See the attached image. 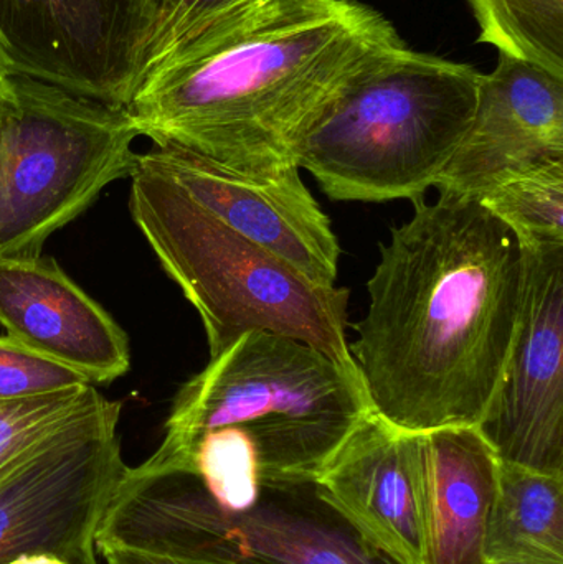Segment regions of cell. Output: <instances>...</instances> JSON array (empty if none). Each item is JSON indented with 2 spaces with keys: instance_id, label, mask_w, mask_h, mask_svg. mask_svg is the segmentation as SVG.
Segmentation results:
<instances>
[{
  "instance_id": "21",
  "label": "cell",
  "mask_w": 563,
  "mask_h": 564,
  "mask_svg": "<svg viewBox=\"0 0 563 564\" xmlns=\"http://www.w3.org/2000/svg\"><path fill=\"white\" fill-rule=\"evenodd\" d=\"M91 384L72 368L23 347L9 335L0 337V400L55 393Z\"/></svg>"
},
{
  "instance_id": "4",
  "label": "cell",
  "mask_w": 563,
  "mask_h": 564,
  "mask_svg": "<svg viewBox=\"0 0 563 564\" xmlns=\"http://www.w3.org/2000/svg\"><path fill=\"white\" fill-rule=\"evenodd\" d=\"M370 411L359 375L296 338L250 332L182 384L152 456H178L230 427L253 453L261 484L316 480Z\"/></svg>"
},
{
  "instance_id": "20",
  "label": "cell",
  "mask_w": 563,
  "mask_h": 564,
  "mask_svg": "<svg viewBox=\"0 0 563 564\" xmlns=\"http://www.w3.org/2000/svg\"><path fill=\"white\" fill-rule=\"evenodd\" d=\"M151 32L142 56L141 76L188 40L234 22L273 0H149ZM139 83V82H138Z\"/></svg>"
},
{
  "instance_id": "5",
  "label": "cell",
  "mask_w": 563,
  "mask_h": 564,
  "mask_svg": "<svg viewBox=\"0 0 563 564\" xmlns=\"http://www.w3.org/2000/svg\"><path fill=\"white\" fill-rule=\"evenodd\" d=\"M129 210L162 270L201 315L210 357L241 335L271 332L359 375L346 338L349 289L307 280L139 162Z\"/></svg>"
},
{
  "instance_id": "16",
  "label": "cell",
  "mask_w": 563,
  "mask_h": 564,
  "mask_svg": "<svg viewBox=\"0 0 563 564\" xmlns=\"http://www.w3.org/2000/svg\"><path fill=\"white\" fill-rule=\"evenodd\" d=\"M486 563L563 564V476L499 463Z\"/></svg>"
},
{
  "instance_id": "10",
  "label": "cell",
  "mask_w": 563,
  "mask_h": 564,
  "mask_svg": "<svg viewBox=\"0 0 563 564\" xmlns=\"http://www.w3.org/2000/svg\"><path fill=\"white\" fill-rule=\"evenodd\" d=\"M521 248L518 327L476 430L499 463L563 476V245Z\"/></svg>"
},
{
  "instance_id": "17",
  "label": "cell",
  "mask_w": 563,
  "mask_h": 564,
  "mask_svg": "<svg viewBox=\"0 0 563 564\" xmlns=\"http://www.w3.org/2000/svg\"><path fill=\"white\" fill-rule=\"evenodd\" d=\"M478 42L563 78V0H466Z\"/></svg>"
},
{
  "instance_id": "14",
  "label": "cell",
  "mask_w": 563,
  "mask_h": 564,
  "mask_svg": "<svg viewBox=\"0 0 563 564\" xmlns=\"http://www.w3.org/2000/svg\"><path fill=\"white\" fill-rule=\"evenodd\" d=\"M422 436L370 411L316 479L367 540L402 564H422Z\"/></svg>"
},
{
  "instance_id": "9",
  "label": "cell",
  "mask_w": 563,
  "mask_h": 564,
  "mask_svg": "<svg viewBox=\"0 0 563 564\" xmlns=\"http://www.w3.org/2000/svg\"><path fill=\"white\" fill-rule=\"evenodd\" d=\"M151 20L149 0H0V73L126 108Z\"/></svg>"
},
{
  "instance_id": "12",
  "label": "cell",
  "mask_w": 563,
  "mask_h": 564,
  "mask_svg": "<svg viewBox=\"0 0 563 564\" xmlns=\"http://www.w3.org/2000/svg\"><path fill=\"white\" fill-rule=\"evenodd\" d=\"M563 161V78L498 53L483 75L465 138L436 188L479 198L548 162Z\"/></svg>"
},
{
  "instance_id": "6",
  "label": "cell",
  "mask_w": 563,
  "mask_h": 564,
  "mask_svg": "<svg viewBox=\"0 0 563 564\" xmlns=\"http://www.w3.org/2000/svg\"><path fill=\"white\" fill-rule=\"evenodd\" d=\"M119 549L201 564H402L367 540L316 480L261 484L228 510L197 476L142 463L112 492L96 550Z\"/></svg>"
},
{
  "instance_id": "18",
  "label": "cell",
  "mask_w": 563,
  "mask_h": 564,
  "mask_svg": "<svg viewBox=\"0 0 563 564\" xmlns=\"http://www.w3.org/2000/svg\"><path fill=\"white\" fill-rule=\"evenodd\" d=\"M521 247L563 245V161L538 165L478 198Z\"/></svg>"
},
{
  "instance_id": "7",
  "label": "cell",
  "mask_w": 563,
  "mask_h": 564,
  "mask_svg": "<svg viewBox=\"0 0 563 564\" xmlns=\"http://www.w3.org/2000/svg\"><path fill=\"white\" fill-rule=\"evenodd\" d=\"M128 111L0 73V258L39 257L112 182L138 169Z\"/></svg>"
},
{
  "instance_id": "13",
  "label": "cell",
  "mask_w": 563,
  "mask_h": 564,
  "mask_svg": "<svg viewBox=\"0 0 563 564\" xmlns=\"http://www.w3.org/2000/svg\"><path fill=\"white\" fill-rule=\"evenodd\" d=\"M0 325L23 347L95 387L131 367L129 338L118 322L42 254L0 258Z\"/></svg>"
},
{
  "instance_id": "2",
  "label": "cell",
  "mask_w": 563,
  "mask_h": 564,
  "mask_svg": "<svg viewBox=\"0 0 563 564\" xmlns=\"http://www.w3.org/2000/svg\"><path fill=\"white\" fill-rule=\"evenodd\" d=\"M400 43L392 22L357 0H273L177 46L124 109L154 145L278 171L296 165L301 138L344 85Z\"/></svg>"
},
{
  "instance_id": "1",
  "label": "cell",
  "mask_w": 563,
  "mask_h": 564,
  "mask_svg": "<svg viewBox=\"0 0 563 564\" xmlns=\"http://www.w3.org/2000/svg\"><path fill=\"white\" fill-rule=\"evenodd\" d=\"M380 243L350 355L373 413L399 430L476 427L505 370L524 254L478 198L440 192Z\"/></svg>"
},
{
  "instance_id": "8",
  "label": "cell",
  "mask_w": 563,
  "mask_h": 564,
  "mask_svg": "<svg viewBox=\"0 0 563 564\" xmlns=\"http://www.w3.org/2000/svg\"><path fill=\"white\" fill-rule=\"evenodd\" d=\"M121 410L102 401L0 474V564L42 555L99 564L96 535L128 469Z\"/></svg>"
},
{
  "instance_id": "24",
  "label": "cell",
  "mask_w": 563,
  "mask_h": 564,
  "mask_svg": "<svg viewBox=\"0 0 563 564\" xmlns=\"http://www.w3.org/2000/svg\"><path fill=\"white\" fill-rule=\"evenodd\" d=\"M486 564H516V563H486Z\"/></svg>"
},
{
  "instance_id": "11",
  "label": "cell",
  "mask_w": 563,
  "mask_h": 564,
  "mask_svg": "<svg viewBox=\"0 0 563 564\" xmlns=\"http://www.w3.org/2000/svg\"><path fill=\"white\" fill-rule=\"evenodd\" d=\"M138 162L174 182L221 224L277 254L307 280L336 284L339 241L296 165L270 172L240 171L161 145L139 154Z\"/></svg>"
},
{
  "instance_id": "22",
  "label": "cell",
  "mask_w": 563,
  "mask_h": 564,
  "mask_svg": "<svg viewBox=\"0 0 563 564\" xmlns=\"http://www.w3.org/2000/svg\"><path fill=\"white\" fill-rule=\"evenodd\" d=\"M98 555L105 560L106 564H201L165 558V556L145 555V553H136L119 549H99Z\"/></svg>"
},
{
  "instance_id": "23",
  "label": "cell",
  "mask_w": 563,
  "mask_h": 564,
  "mask_svg": "<svg viewBox=\"0 0 563 564\" xmlns=\"http://www.w3.org/2000/svg\"><path fill=\"white\" fill-rule=\"evenodd\" d=\"M10 564H69L65 562V560L56 558V556H30V558L19 560V562H13Z\"/></svg>"
},
{
  "instance_id": "15",
  "label": "cell",
  "mask_w": 563,
  "mask_h": 564,
  "mask_svg": "<svg viewBox=\"0 0 563 564\" xmlns=\"http://www.w3.org/2000/svg\"><path fill=\"white\" fill-rule=\"evenodd\" d=\"M499 459L476 427L423 433L422 564H486Z\"/></svg>"
},
{
  "instance_id": "19",
  "label": "cell",
  "mask_w": 563,
  "mask_h": 564,
  "mask_svg": "<svg viewBox=\"0 0 563 564\" xmlns=\"http://www.w3.org/2000/svg\"><path fill=\"white\" fill-rule=\"evenodd\" d=\"M105 400L95 384L0 400V474Z\"/></svg>"
},
{
  "instance_id": "3",
  "label": "cell",
  "mask_w": 563,
  "mask_h": 564,
  "mask_svg": "<svg viewBox=\"0 0 563 564\" xmlns=\"http://www.w3.org/2000/svg\"><path fill=\"white\" fill-rule=\"evenodd\" d=\"M481 78L465 63L392 46L324 106L294 164L333 200H419L465 138Z\"/></svg>"
}]
</instances>
